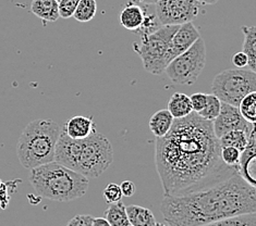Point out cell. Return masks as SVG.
<instances>
[{"mask_svg":"<svg viewBox=\"0 0 256 226\" xmlns=\"http://www.w3.org/2000/svg\"><path fill=\"white\" fill-rule=\"evenodd\" d=\"M220 148L212 122L196 112L174 119L167 135L156 140L155 164L164 195L202 191L238 173L222 162Z\"/></svg>","mask_w":256,"mask_h":226,"instance_id":"6da1fadb","label":"cell"},{"mask_svg":"<svg viewBox=\"0 0 256 226\" xmlns=\"http://www.w3.org/2000/svg\"><path fill=\"white\" fill-rule=\"evenodd\" d=\"M160 212L170 226H200L217 220L256 213V188L236 173L202 191L164 195Z\"/></svg>","mask_w":256,"mask_h":226,"instance_id":"7a4b0ae2","label":"cell"},{"mask_svg":"<svg viewBox=\"0 0 256 226\" xmlns=\"http://www.w3.org/2000/svg\"><path fill=\"white\" fill-rule=\"evenodd\" d=\"M54 161L88 179H96L112 163L114 149L110 140L97 131L86 138L73 139L60 128Z\"/></svg>","mask_w":256,"mask_h":226,"instance_id":"3957f363","label":"cell"},{"mask_svg":"<svg viewBox=\"0 0 256 226\" xmlns=\"http://www.w3.org/2000/svg\"><path fill=\"white\" fill-rule=\"evenodd\" d=\"M30 183L40 196L66 203L84 196L88 192V177L56 161L31 169Z\"/></svg>","mask_w":256,"mask_h":226,"instance_id":"277c9868","label":"cell"},{"mask_svg":"<svg viewBox=\"0 0 256 226\" xmlns=\"http://www.w3.org/2000/svg\"><path fill=\"white\" fill-rule=\"evenodd\" d=\"M60 128L59 124L50 119L30 122L16 146L18 158L24 168L31 170L54 161Z\"/></svg>","mask_w":256,"mask_h":226,"instance_id":"5b68a950","label":"cell"},{"mask_svg":"<svg viewBox=\"0 0 256 226\" xmlns=\"http://www.w3.org/2000/svg\"><path fill=\"white\" fill-rule=\"evenodd\" d=\"M179 25H162L153 33L141 37V44H133V49L142 60L146 72L160 75L168 65L167 51Z\"/></svg>","mask_w":256,"mask_h":226,"instance_id":"8992f818","label":"cell"},{"mask_svg":"<svg viewBox=\"0 0 256 226\" xmlns=\"http://www.w3.org/2000/svg\"><path fill=\"white\" fill-rule=\"evenodd\" d=\"M253 91H256V73L250 69H227L217 74L212 83V94L234 107Z\"/></svg>","mask_w":256,"mask_h":226,"instance_id":"52a82bcc","label":"cell"},{"mask_svg":"<svg viewBox=\"0 0 256 226\" xmlns=\"http://www.w3.org/2000/svg\"><path fill=\"white\" fill-rule=\"evenodd\" d=\"M205 64V41L202 37H198L186 51L182 52L170 61L164 69V73L174 84L192 85L202 74Z\"/></svg>","mask_w":256,"mask_h":226,"instance_id":"ba28073f","label":"cell"},{"mask_svg":"<svg viewBox=\"0 0 256 226\" xmlns=\"http://www.w3.org/2000/svg\"><path fill=\"white\" fill-rule=\"evenodd\" d=\"M155 13L160 25H181L192 22L198 15V2L195 0H158Z\"/></svg>","mask_w":256,"mask_h":226,"instance_id":"9c48e42d","label":"cell"},{"mask_svg":"<svg viewBox=\"0 0 256 226\" xmlns=\"http://www.w3.org/2000/svg\"><path fill=\"white\" fill-rule=\"evenodd\" d=\"M212 128L217 138H220L226 133L234 130H242L251 133L255 124L246 121L241 115L239 108L222 102V109L218 117L212 121Z\"/></svg>","mask_w":256,"mask_h":226,"instance_id":"30bf717a","label":"cell"},{"mask_svg":"<svg viewBox=\"0 0 256 226\" xmlns=\"http://www.w3.org/2000/svg\"><path fill=\"white\" fill-rule=\"evenodd\" d=\"M198 37H200L198 29L195 27L192 22L179 25L169 44L167 51V63L182 52L186 51L198 40Z\"/></svg>","mask_w":256,"mask_h":226,"instance_id":"8fae6325","label":"cell"},{"mask_svg":"<svg viewBox=\"0 0 256 226\" xmlns=\"http://www.w3.org/2000/svg\"><path fill=\"white\" fill-rule=\"evenodd\" d=\"M255 128L250 134L248 145L241 151L240 160L238 164V173L250 185L256 186L255 180V159H256V145H255Z\"/></svg>","mask_w":256,"mask_h":226,"instance_id":"7c38bea8","label":"cell"},{"mask_svg":"<svg viewBox=\"0 0 256 226\" xmlns=\"http://www.w3.org/2000/svg\"><path fill=\"white\" fill-rule=\"evenodd\" d=\"M62 128L66 135L73 139L86 138L96 131L93 119L83 117V115H76L66 121Z\"/></svg>","mask_w":256,"mask_h":226,"instance_id":"4fadbf2b","label":"cell"},{"mask_svg":"<svg viewBox=\"0 0 256 226\" xmlns=\"http://www.w3.org/2000/svg\"><path fill=\"white\" fill-rule=\"evenodd\" d=\"M145 20V10L141 5L131 0L124 5L120 13V23L126 29L136 33L142 27Z\"/></svg>","mask_w":256,"mask_h":226,"instance_id":"5bb4252c","label":"cell"},{"mask_svg":"<svg viewBox=\"0 0 256 226\" xmlns=\"http://www.w3.org/2000/svg\"><path fill=\"white\" fill-rule=\"evenodd\" d=\"M31 11L44 22H56L60 17L56 0H32Z\"/></svg>","mask_w":256,"mask_h":226,"instance_id":"9a60e30c","label":"cell"},{"mask_svg":"<svg viewBox=\"0 0 256 226\" xmlns=\"http://www.w3.org/2000/svg\"><path fill=\"white\" fill-rule=\"evenodd\" d=\"M174 121V117L167 109L160 110L150 119V130L157 138H162L169 133Z\"/></svg>","mask_w":256,"mask_h":226,"instance_id":"2e32d148","label":"cell"},{"mask_svg":"<svg viewBox=\"0 0 256 226\" xmlns=\"http://www.w3.org/2000/svg\"><path fill=\"white\" fill-rule=\"evenodd\" d=\"M128 220L132 226H155L156 219L148 208L131 205L126 207Z\"/></svg>","mask_w":256,"mask_h":226,"instance_id":"e0dca14e","label":"cell"},{"mask_svg":"<svg viewBox=\"0 0 256 226\" xmlns=\"http://www.w3.org/2000/svg\"><path fill=\"white\" fill-rule=\"evenodd\" d=\"M168 111L174 119H182L193 112L190 97L182 93H174L168 101Z\"/></svg>","mask_w":256,"mask_h":226,"instance_id":"ac0fdd59","label":"cell"},{"mask_svg":"<svg viewBox=\"0 0 256 226\" xmlns=\"http://www.w3.org/2000/svg\"><path fill=\"white\" fill-rule=\"evenodd\" d=\"M244 35L242 51L248 57V68L255 72L256 70V28L255 26H242Z\"/></svg>","mask_w":256,"mask_h":226,"instance_id":"d6986e66","label":"cell"},{"mask_svg":"<svg viewBox=\"0 0 256 226\" xmlns=\"http://www.w3.org/2000/svg\"><path fill=\"white\" fill-rule=\"evenodd\" d=\"M250 134L251 133H246V131L242 130L230 131L228 133H226L220 138H218L219 144H220V147L231 146V147H234L238 150L242 151L248 145Z\"/></svg>","mask_w":256,"mask_h":226,"instance_id":"ffe728a7","label":"cell"},{"mask_svg":"<svg viewBox=\"0 0 256 226\" xmlns=\"http://www.w3.org/2000/svg\"><path fill=\"white\" fill-rule=\"evenodd\" d=\"M105 219L110 226H128L130 224L126 216V206L121 201L109 204L105 211Z\"/></svg>","mask_w":256,"mask_h":226,"instance_id":"44dd1931","label":"cell"},{"mask_svg":"<svg viewBox=\"0 0 256 226\" xmlns=\"http://www.w3.org/2000/svg\"><path fill=\"white\" fill-rule=\"evenodd\" d=\"M200 226H256V213L238 215Z\"/></svg>","mask_w":256,"mask_h":226,"instance_id":"7402d4cb","label":"cell"},{"mask_svg":"<svg viewBox=\"0 0 256 226\" xmlns=\"http://www.w3.org/2000/svg\"><path fill=\"white\" fill-rule=\"evenodd\" d=\"M97 12L96 0H80L73 13V17L78 22L86 23L92 21Z\"/></svg>","mask_w":256,"mask_h":226,"instance_id":"603a6c76","label":"cell"},{"mask_svg":"<svg viewBox=\"0 0 256 226\" xmlns=\"http://www.w3.org/2000/svg\"><path fill=\"white\" fill-rule=\"evenodd\" d=\"M239 111L246 121L255 124L256 122V91L250 93L243 98L239 106Z\"/></svg>","mask_w":256,"mask_h":226,"instance_id":"cb8c5ba5","label":"cell"},{"mask_svg":"<svg viewBox=\"0 0 256 226\" xmlns=\"http://www.w3.org/2000/svg\"><path fill=\"white\" fill-rule=\"evenodd\" d=\"M222 109V101L214 94H206L205 107L198 114L203 119L212 122L217 117Z\"/></svg>","mask_w":256,"mask_h":226,"instance_id":"d4e9b609","label":"cell"},{"mask_svg":"<svg viewBox=\"0 0 256 226\" xmlns=\"http://www.w3.org/2000/svg\"><path fill=\"white\" fill-rule=\"evenodd\" d=\"M240 154H241L240 150H238L234 147H231V146L220 148V158L222 162L226 164V166L231 167V168L238 169V164H239V160H240Z\"/></svg>","mask_w":256,"mask_h":226,"instance_id":"484cf974","label":"cell"},{"mask_svg":"<svg viewBox=\"0 0 256 226\" xmlns=\"http://www.w3.org/2000/svg\"><path fill=\"white\" fill-rule=\"evenodd\" d=\"M80 0H60L58 2L59 16L62 19H70L78 7Z\"/></svg>","mask_w":256,"mask_h":226,"instance_id":"4316f807","label":"cell"},{"mask_svg":"<svg viewBox=\"0 0 256 226\" xmlns=\"http://www.w3.org/2000/svg\"><path fill=\"white\" fill-rule=\"evenodd\" d=\"M104 198H105L106 203L109 204H114L118 203V201H121L122 199V193H121V188L120 185L114 184V183H112V184H108L106 188L104 189Z\"/></svg>","mask_w":256,"mask_h":226,"instance_id":"83f0119b","label":"cell"},{"mask_svg":"<svg viewBox=\"0 0 256 226\" xmlns=\"http://www.w3.org/2000/svg\"><path fill=\"white\" fill-rule=\"evenodd\" d=\"M190 101L192 105L193 112H200L205 107L206 103V94L195 93L190 97Z\"/></svg>","mask_w":256,"mask_h":226,"instance_id":"f1b7e54d","label":"cell"},{"mask_svg":"<svg viewBox=\"0 0 256 226\" xmlns=\"http://www.w3.org/2000/svg\"><path fill=\"white\" fill-rule=\"evenodd\" d=\"M93 219L92 216H82L78 215L74 218H72L66 224V226H92L93 225Z\"/></svg>","mask_w":256,"mask_h":226,"instance_id":"f546056e","label":"cell"},{"mask_svg":"<svg viewBox=\"0 0 256 226\" xmlns=\"http://www.w3.org/2000/svg\"><path fill=\"white\" fill-rule=\"evenodd\" d=\"M232 63L236 69H244L248 66V57L243 51L236 52L232 57Z\"/></svg>","mask_w":256,"mask_h":226,"instance_id":"4dcf8cb0","label":"cell"},{"mask_svg":"<svg viewBox=\"0 0 256 226\" xmlns=\"http://www.w3.org/2000/svg\"><path fill=\"white\" fill-rule=\"evenodd\" d=\"M121 193H122V196L126 197H132L134 194H136V185L131 181H124L121 183L120 185Z\"/></svg>","mask_w":256,"mask_h":226,"instance_id":"1f68e13d","label":"cell"},{"mask_svg":"<svg viewBox=\"0 0 256 226\" xmlns=\"http://www.w3.org/2000/svg\"><path fill=\"white\" fill-rule=\"evenodd\" d=\"M92 226H110L105 218H94Z\"/></svg>","mask_w":256,"mask_h":226,"instance_id":"d6a6232c","label":"cell"},{"mask_svg":"<svg viewBox=\"0 0 256 226\" xmlns=\"http://www.w3.org/2000/svg\"><path fill=\"white\" fill-rule=\"evenodd\" d=\"M134 2H138V3H143V4H148V5H152V4H155L158 0H133Z\"/></svg>","mask_w":256,"mask_h":226,"instance_id":"836d02e7","label":"cell"},{"mask_svg":"<svg viewBox=\"0 0 256 226\" xmlns=\"http://www.w3.org/2000/svg\"><path fill=\"white\" fill-rule=\"evenodd\" d=\"M195 1L202 4H214L218 1V0H195Z\"/></svg>","mask_w":256,"mask_h":226,"instance_id":"e575fe53","label":"cell"},{"mask_svg":"<svg viewBox=\"0 0 256 226\" xmlns=\"http://www.w3.org/2000/svg\"><path fill=\"white\" fill-rule=\"evenodd\" d=\"M155 226H170L169 224H164V223H156Z\"/></svg>","mask_w":256,"mask_h":226,"instance_id":"d590c367","label":"cell"},{"mask_svg":"<svg viewBox=\"0 0 256 226\" xmlns=\"http://www.w3.org/2000/svg\"><path fill=\"white\" fill-rule=\"evenodd\" d=\"M56 1H57V2H59V1H60V0H56Z\"/></svg>","mask_w":256,"mask_h":226,"instance_id":"8d00e7d4","label":"cell"},{"mask_svg":"<svg viewBox=\"0 0 256 226\" xmlns=\"http://www.w3.org/2000/svg\"><path fill=\"white\" fill-rule=\"evenodd\" d=\"M128 226H132V225H131V224H129V225H128Z\"/></svg>","mask_w":256,"mask_h":226,"instance_id":"74e56055","label":"cell"}]
</instances>
